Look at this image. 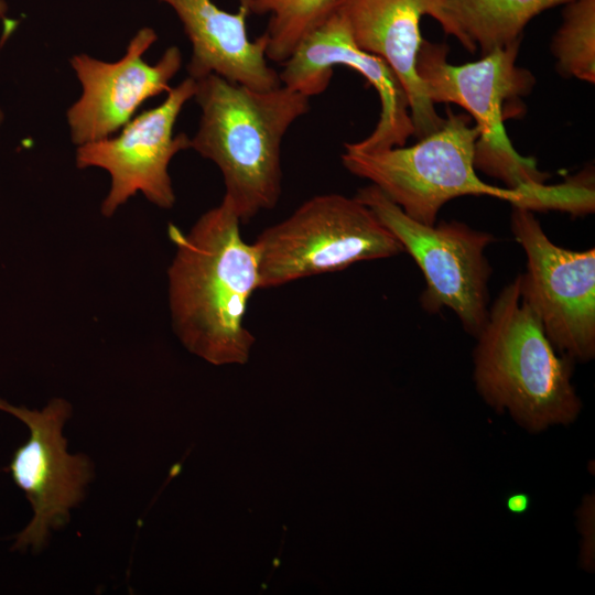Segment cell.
Instances as JSON below:
<instances>
[{
    "label": "cell",
    "mask_w": 595,
    "mask_h": 595,
    "mask_svg": "<svg viewBox=\"0 0 595 595\" xmlns=\"http://www.w3.org/2000/svg\"><path fill=\"white\" fill-rule=\"evenodd\" d=\"M159 1L175 11L191 42L190 77L196 80L216 74L261 91L281 85L279 73L268 64L266 36L255 41L248 36L246 7L239 4L236 12H228L212 0Z\"/></svg>",
    "instance_id": "obj_14"
},
{
    "label": "cell",
    "mask_w": 595,
    "mask_h": 595,
    "mask_svg": "<svg viewBox=\"0 0 595 595\" xmlns=\"http://www.w3.org/2000/svg\"><path fill=\"white\" fill-rule=\"evenodd\" d=\"M475 338L474 381L489 407L531 433L575 421L582 402L572 383L574 361L547 337L519 275L489 305Z\"/></svg>",
    "instance_id": "obj_3"
},
{
    "label": "cell",
    "mask_w": 595,
    "mask_h": 595,
    "mask_svg": "<svg viewBox=\"0 0 595 595\" xmlns=\"http://www.w3.org/2000/svg\"><path fill=\"white\" fill-rule=\"evenodd\" d=\"M562 22L551 41L558 72L595 83V0L563 3Z\"/></svg>",
    "instance_id": "obj_17"
},
{
    "label": "cell",
    "mask_w": 595,
    "mask_h": 595,
    "mask_svg": "<svg viewBox=\"0 0 595 595\" xmlns=\"http://www.w3.org/2000/svg\"><path fill=\"white\" fill-rule=\"evenodd\" d=\"M0 410L12 413L29 428L30 436L15 450L9 470L15 485L26 495L33 517L18 534L13 548L37 550L52 529L67 521L69 510L82 499L91 477V466L84 455L67 452V442L62 435L71 413L66 401L54 399L37 411L0 399Z\"/></svg>",
    "instance_id": "obj_10"
},
{
    "label": "cell",
    "mask_w": 595,
    "mask_h": 595,
    "mask_svg": "<svg viewBox=\"0 0 595 595\" xmlns=\"http://www.w3.org/2000/svg\"><path fill=\"white\" fill-rule=\"evenodd\" d=\"M156 39L153 29L142 28L117 62L107 63L87 54L71 58L83 87L82 96L67 110L75 144L109 138L130 121L147 99L170 90L169 84L181 68L182 54L178 47L171 46L154 65L148 64L142 55Z\"/></svg>",
    "instance_id": "obj_12"
},
{
    "label": "cell",
    "mask_w": 595,
    "mask_h": 595,
    "mask_svg": "<svg viewBox=\"0 0 595 595\" xmlns=\"http://www.w3.org/2000/svg\"><path fill=\"white\" fill-rule=\"evenodd\" d=\"M195 89L196 80L188 76L170 88L161 105L129 121L118 137L78 145L77 167L98 166L110 174L111 186L101 205L104 216H112L138 192L161 208L173 207L169 164L176 153L191 148V138L185 133L174 136L173 130Z\"/></svg>",
    "instance_id": "obj_9"
},
{
    "label": "cell",
    "mask_w": 595,
    "mask_h": 595,
    "mask_svg": "<svg viewBox=\"0 0 595 595\" xmlns=\"http://www.w3.org/2000/svg\"><path fill=\"white\" fill-rule=\"evenodd\" d=\"M249 13L269 14L266 56L285 62L301 41L320 25L335 8V0H238Z\"/></svg>",
    "instance_id": "obj_16"
},
{
    "label": "cell",
    "mask_w": 595,
    "mask_h": 595,
    "mask_svg": "<svg viewBox=\"0 0 595 595\" xmlns=\"http://www.w3.org/2000/svg\"><path fill=\"white\" fill-rule=\"evenodd\" d=\"M240 225L224 196L187 232L167 229L175 246L167 269L172 326L188 351L213 365L245 364L255 344L245 316L260 289L259 263Z\"/></svg>",
    "instance_id": "obj_1"
},
{
    "label": "cell",
    "mask_w": 595,
    "mask_h": 595,
    "mask_svg": "<svg viewBox=\"0 0 595 595\" xmlns=\"http://www.w3.org/2000/svg\"><path fill=\"white\" fill-rule=\"evenodd\" d=\"M506 507L511 513L521 515L529 509L530 498L523 493L509 495L506 500Z\"/></svg>",
    "instance_id": "obj_19"
},
{
    "label": "cell",
    "mask_w": 595,
    "mask_h": 595,
    "mask_svg": "<svg viewBox=\"0 0 595 595\" xmlns=\"http://www.w3.org/2000/svg\"><path fill=\"white\" fill-rule=\"evenodd\" d=\"M478 134L469 116L447 107L442 126L413 145L365 152L345 143L340 160L349 173L370 181L405 215L425 225L436 224L441 208L465 195L540 210L538 191L499 187L478 176L474 161Z\"/></svg>",
    "instance_id": "obj_4"
},
{
    "label": "cell",
    "mask_w": 595,
    "mask_h": 595,
    "mask_svg": "<svg viewBox=\"0 0 595 595\" xmlns=\"http://www.w3.org/2000/svg\"><path fill=\"white\" fill-rule=\"evenodd\" d=\"M355 196L419 266L425 280L420 296L423 310L432 314L452 310L465 332L476 337L489 312L493 269L485 252L495 237L456 220L432 226L416 221L372 184L359 188Z\"/></svg>",
    "instance_id": "obj_7"
},
{
    "label": "cell",
    "mask_w": 595,
    "mask_h": 595,
    "mask_svg": "<svg viewBox=\"0 0 595 595\" xmlns=\"http://www.w3.org/2000/svg\"><path fill=\"white\" fill-rule=\"evenodd\" d=\"M569 0H431L426 14L468 52L484 56L521 41L527 24Z\"/></svg>",
    "instance_id": "obj_15"
},
{
    "label": "cell",
    "mask_w": 595,
    "mask_h": 595,
    "mask_svg": "<svg viewBox=\"0 0 595 595\" xmlns=\"http://www.w3.org/2000/svg\"><path fill=\"white\" fill-rule=\"evenodd\" d=\"M6 4L2 0H0V20L6 18Z\"/></svg>",
    "instance_id": "obj_20"
},
{
    "label": "cell",
    "mask_w": 595,
    "mask_h": 595,
    "mask_svg": "<svg viewBox=\"0 0 595 595\" xmlns=\"http://www.w3.org/2000/svg\"><path fill=\"white\" fill-rule=\"evenodd\" d=\"M281 85L311 98L328 87L335 66L358 72L379 96L380 115L369 136L350 144L370 152L404 145L413 136L409 101L391 67L379 56L361 50L344 18L334 11L298 45L282 63Z\"/></svg>",
    "instance_id": "obj_11"
},
{
    "label": "cell",
    "mask_w": 595,
    "mask_h": 595,
    "mask_svg": "<svg viewBox=\"0 0 595 595\" xmlns=\"http://www.w3.org/2000/svg\"><path fill=\"white\" fill-rule=\"evenodd\" d=\"M510 229L527 258L522 295L554 348L573 361L595 356V249L555 245L532 210L513 206Z\"/></svg>",
    "instance_id": "obj_8"
},
{
    "label": "cell",
    "mask_w": 595,
    "mask_h": 595,
    "mask_svg": "<svg viewBox=\"0 0 595 595\" xmlns=\"http://www.w3.org/2000/svg\"><path fill=\"white\" fill-rule=\"evenodd\" d=\"M201 119L191 148L221 172L241 224L273 209L282 194V141L310 99L280 85L256 90L209 74L196 79Z\"/></svg>",
    "instance_id": "obj_2"
},
{
    "label": "cell",
    "mask_w": 595,
    "mask_h": 595,
    "mask_svg": "<svg viewBox=\"0 0 595 595\" xmlns=\"http://www.w3.org/2000/svg\"><path fill=\"white\" fill-rule=\"evenodd\" d=\"M259 288L342 271L357 262L404 252L397 238L356 196L315 195L252 242Z\"/></svg>",
    "instance_id": "obj_6"
},
{
    "label": "cell",
    "mask_w": 595,
    "mask_h": 595,
    "mask_svg": "<svg viewBox=\"0 0 595 595\" xmlns=\"http://www.w3.org/2000/svg\"><path fill=\"white\" fill-rule=\"evenodd\" d=\"M521 41L462 65L447 62L445 44L423 39L416 72L432 104H455L464 108L479 134L475 144V167L502 181L507 188L533 191L545 184L549 175L532 158L513 148L505 120L517 112L513 106L530 94L534 77L517 65ZM520 111L519 109H517Z\"/></svg>",
    "instance_id": "obj_5"
},
{
    "label": "cell",
    "mask_w": 595,
    "mask_h": 595,
    "mask_svg": "<svg viewBox=\"0 0 595 595\" xmlns=\"http://www.w3.org/2000/svg\"><path fill=\"white\" fill-rule=\"evenodd\" d=\"M594 495H587L584 497L578 510L582 534L581 564L587 571L594 570Z\"/></svg>",
    "instance_id": "obj_18"
},
{
    "label": "cell",
    "mask_w": 595,
    "mask_h": 595,
    "mask_svg": "<svg viewBox=\"0 0 595 595\" xmlns=\"http://www.w3.org/2000/svg\"><path fill=\"white\" fill-rule=\"evenodd\" d=\"M431 0H335L355 43L382 58L394 72L407 95L413 136L421 139L444 122L428 98L416 72L423 41L420 21Z\"/></svg>",
    "instance_id": "obj_13"
}]
</instances>
